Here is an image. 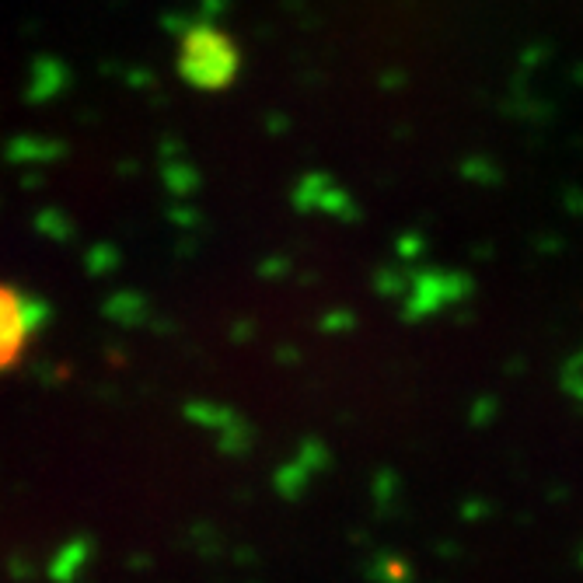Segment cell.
I'll use <instances>...</instances> for the list:
<instances>
[{"label":"cell","instance_id":"1","mask_svg":"<svg viewBox=\"0 0 583 583\" xmlns=\"http://www.w3.org/2000/svg\"><path fill=\"white\" fill-rule=\"evenodd\" d=\"M241 70L238 42L217 25H193L179 42V74L196 91H224Z\"/></svg>","mask_w":583,"mask_h":583},{"label":"cell","instance_id":"2","mask_svg":"<svg viewBox=\"0 0 583 583\" xmlns=\"http://www.w3.org/2000/svg\"><path fill=\"white\" fill-rule=\"evenodd\" d=\"M28 336V311L25 301H21L14 290L0 287V364L18 353V346L25 343Z\"/></svg>","mask_w":583,"mask_h":583}]
</instances>
